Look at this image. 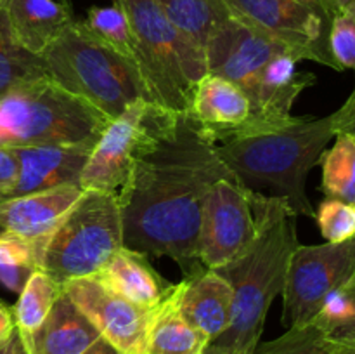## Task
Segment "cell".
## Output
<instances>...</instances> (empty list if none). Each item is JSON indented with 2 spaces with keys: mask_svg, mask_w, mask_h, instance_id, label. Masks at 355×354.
Wrapping results in <instances>:
<instances>
[{
  "mask_svg": "<svg viewBox=\"0 0 355 354\" xmlns=\"http://www.w3.org/2000/svg\"><path fill=\"white\" fill-rule=\"evenodd\" d=\"M236 177L191 113H168L118 191L123 245L168 257L184 278L205 271L198 253L203 201L217 180Z\"/></svg>",
  "mask_w": 355,
  "mask_h": 354,
  "instance_id": "6da1fadb",
  "label": "cell"
},
{
  "mask_svg": "<svg viewBox=\"0 0 355 354\" xmlns=\"http://www.w3.org/2000/svg\"><path fill=\"white\" fill-rule=\"evenodd\" d=\"M335 135L331 113L322 118L295 117L277 130L232 137L215 146L222 162L246 189L277 198L295 215L314 219L305 184Z\"/></svg>",
  "mask_w": 355,
  "mask_h": 354,
  "instance_id": "7a4b0ae2",
  "label": "cell"
},
{
  "mask_svg": "<svg viewBox=\"0 0 355 354\" xmlns=\"http://www.w3.org/2000/svg\"><path fill=\"white\" fill-rule=\"evenodd\" d=\"M297 217L277 198H266L262 226L255 243L239 259L220 267L218 274L234 292L229 328L210 344L238 354H252L263 332L267 312L283 292L288 264L298 243Z\"/></svg>",
  "mask_w": 355,
  "mask_h": 354,
  "instance_id": "3957f363",
  "label": "cell"
},
{
  "mask_svg": "<svg viewBox=\"0 0 355 354\" xmlns=\"http://www.w3.org/2000/svg\"><path fill=\"white\" fill-rule=\"evenodd\" d=\"M110 121L47 75L0 94V146L6 148L96 144Z\"/></svg>",
  "mask_w": 355,
  "mask_h": 354,
  "instance_id": "277c9868",
  "label": "cell"
},
{
  "mask_svg": "<svg viewBox=\"0 0 355 354\" xmlns=\"http://www.w3.org/2000/svg\"><path fill=\"white\" fill-rule=\"evenodd\" d=\"M47 76L103 111L110 120L132 103H151L137 65L75 19L40 56Z\"/></svg>",
  "mask_w": 355,
  "mask_h": 354,
  "instance_id": "5b68a950",
  "label": "cell"
},
{
  "mask_svg": "<svg viewBox=\"0 0 355 354\" xmlns=\"http://www.w3.org/2000/svg\"><path fill=\"white\" fill-rule=\"evenodd\" d=\"M130 24L135 65L153 104L189 113L196 83L207 75L205 52L170 21L156 0H114Z\"/></svg>",
  "mask_w": 355,
  "mask_h": 354,
  "instance_id": "8992f818",
  "label": "cell"
},
{
  "mask_svg": "<svg viewBox=\"0 0 355 354\" xmlns=\"http://www.w3.org/2000/svg\"><path fill=\"white\" fill-rule=\"evenodd\" d=\"M123 246L118 194L83 191L45 242L40 269L62 287L97 276Z\"/></svg>",
  "mask_w": 355,
  "mask_h": 354,
  "instance_id": "52a82bcc",
  "label": "cell"
},
{
  "mask_svg": "<svg viewBox=\"0 0 355 354\" xmlns=\"http://www.w3.org/2000/svg\"><path fill=\"white\" fill-rule=\"evenodd\" d=\"M263 194L246 189L236 177L217 180L203 201L198 253L205 269H220L255 243L262 226Z\"/></svg>",
  "mask_w": 355,
  "mask_h": 354,
  "instance_id": "ba28073f",
  "label": "cell"
},
{
  "mask_svg": "<svg viewBox=\"0 0 355 354\" xmlns=\"http://www.w3.org/2000/svg\"><path fill=\"white\" fill-rule=\"evenodd\" d=\"M355 278V238L342 243L298 245L286 271L283 321L288 328L305 326L326 298Z\"/></svg>",
  "mask_w": 355,
  "mask_h": 354,
  "instance_id": "9c48e42d",
  "label": "cell"
},
{
  "mask_svg": "<svg viewBox=\"0 0 355 354\" xmlns=\"http://www.w3.org/2000/svg\"><path fill=\"white\" fill-rule=\"evenodd\" d=\"M168 113L172 111L139 99L120 117L113 118L87 158L80 187L83 191L118 194L135 160L151 142Z\"/></svg>",
  "mask_w": 355,
  "mask_h": 354,
  "instance_id": "30bf717a",
  "label": "cell"
},
{
  "mask_svg": "<svg viewBox=\"0 0 355 354\" xmlns=\"http://www.w3.org/2000/svg\"><path fill=\"white\" fill-rule=\"evenodd\" d=\"M225 9L286 45L300 61L335 68L328 47L329 14L304 0H222Z\"/></svg>",
  "mask_w": 355,
  "mask_h": 354,
  "instance_id": "8fae6325",
  "label": "cell"
},
{
  "mask_svg": "<svg viewBox=\"0 0 355 354\" xmlns=\"http://www.w3.org/2000/svg\"><path fill=\"white\" fill-rule=\"evenodd\" d=\"M281 52L291 51L266 31L227 12L208 37L205 47L207 73L234 82L250 97L253 106L267 66Z\"/></svg>",
  "mask_w": 355,
  "mask_h": 354,
  "instance_id": "7c38bea8",
  "label": "cell"
},
{
  "mask_svg": "<svg viewBox=\"0 0 355 354\" xmlns=\"http://www.w3.org/2000/svg\"><path fill=\"white\" fill-rule=\"evenodd\" d=\"M69 298L120 354H146L156 309H144L114 294L97 276L62 285Z\"/></svg>",
  "mask_w": 355,
  "mask_h": 354,
  "instance_id": "4fadbf2b",
  "label": "cell"
},
{
  "mask_svg": "<svg viewBox=\"0 0 355 354\" xmlns=\"http://www.w3.org/2000/svg\"><path fill=\"white\" fill-rule=\"evenodd\" d=\"M94 146L96 144L10 148L19 169L12 183L0 186V203L64 184L80 186V176Z\"/></svg>",
  "mask_w": 355,
  "mask_h": 354,
  "instance_id": "5bb4252c",
  "label": "cell"
},
{
  "mask_svg": "<svg viewBox=\"0 0 355 354\" xmlns=\"http://www.w3.org/2000/svg\"><path fill=\"white\" fill-rule=\"evenodd\" d=\"M189 113L217 144L245 130L252 118V103L234 82L207 73L194 87Z\"/></svg>",
  "mask_w": 355,
  "mask_h": 354,
  "instance_id": "9a60e30c",
  "label": "cell"
},
{
  "mask_svg": "<svg viewBox=\"0 0 355 354\" xmlns=\"http://www.w3.org/2000/svg\"><path fill=\"white\" fill-rule=\"evenodd\" d=\"M82 194L78 184H64L3 201L0 203V226L3 233L28 242H47Z\"/></svg>",
  "mask_w": 355,
  "mask_h": 354,
  "instance_id": "2e32d148",
  "label": "cell"
},
{
  "mask_svg": "<svg viewBox=\"0 0 355 354\" xmlns=\"http://www.w3.org/2000/svg\"><path fill=\"white\" fill-rule=\"evenodd\" d=\"M175 298L184 319L210 342L231 325L234 292L217 271L205 269L194 276L184 278L175 285Z\"/></svg>",
  "mask_w": 355,
  "mask_h": 354,
  "instance_id": "e0dca14e",
  "label": "cell"
},
{
  "mask_svg": "<svg viewBox=\"0 0 355 354\" xmlns=\"http://www.w3.org/2000/svg\"><path fill=\"white\" fill-rule=\"evenodd\" d=\"M7 17L16 44L38 58L76 19L69 0H7Z\"/></svg>",
  "mask_w": 355,
  "mask_h": 354,
  "instance_id": "ac0fdd59",
  "label": "cell"
},
{
  "mask_svg": "<svg viewBox=\"0 0 355 354\" xmlns=\"http://www.w3.org/2000/svg\"><path fill=\"white\" fill-rule=\"evenodd\" d=\"M24 339L31 354H83L101 333L62 290L45 321Z\"/></svg>",
  "mask_w": 355,
  "mask_h": 354,
  "instance_id": "d6986e66",
  "label": "cell"
},
{
  "mask_svg": "<svg viewBox=\"0 0 355 354\" xmlns=\"http://www.w3.org/2000/svg\"><path fill=\"white\" fill-rule=\"evenodd\" d=\"M97 278L114 294L144 309L158 307L175 287L151 266L148 255L127 246L114 253Z\"/></svg>",
  "mask_w": 355,
  "mask_h": 354,
  "instance_id": "ffe728a7",
  "label": "cell"
},
{
  "mask_svg": "<svg viewBox=\"0 0 355 354\" xmlns=\"http://www.w3.org/2000/svg\"><path fill=\"white\" fill-rule=\"evenodd\" d=\"M210 340L180 314L173 287L168 297L156 309L146 354H203Z\"/></svg>",
  "mask_w": 355,
  "mask_h": 354,
  "instance_id": "44dd1931",
  "label": "cell"
},
{
  "mask_svg": "<svg viewBox=\"0 0 355 354\" xmlns=\"http://www.w3.org/2000/svg\"><path fill=\"white\" fill-rule=\"evenodd\" d=\"M322 191L326 198H336L355 205V137L338 132L335 142L322 153Z\"/></svg>",
  "mask_w": 355,
  "mask_h": 354,
  "instance_id": "7402d4cb",
  "label": "cell"
},
{
  "mask_svg": "<svg viewBox=\"0 0 355 354\" xmlns=\"http://www.w3.org/2000/svg\"><path fill=\"white\" fill-rule=\"evenodd\" d=\"M173 24L205 52L215 24L229 12L222 0H156Z\"/></svg>",
  "mask_w": 355,
  "mask_h": 354,
  "instance_id": "603a6c76",
  "label": "cell"
},
{
  "mask_svg": "<svg viewBox=\"0 0 355 354\" xmlns=\"http://www.w3.org/2000/svg\"><path fill=\"white\" fill-rule=\"evenodd\" d=\"M61 294V285L55 283L45 271H35L28 278L26 285L19 292L16 305L12 307L16 328L23 335H31L45 321L52 305Z\"/></svg>",
  "mask_w": 355,
  "mask_h": 354,
  "instance_id": "cb8c5ba5",
  "label": "cell"
},
{
  "mask_svg": "<svg viewBox=\"0 0 355 354\" xmlns=\"http://www.w3.org/2000/svg\"><path fill=\"white\" fill-rule=\"evenodd\" d=\"M47 75L38 56L30 54L16 44L7 17V0H0V94L10 87Z\"/></svg>",
  "mask_w": 355,
  "mask_h": 354,
  "instance_id": "d4e9b609",
  "label": "cell"
},
{
  "mask_svg": "<svg viewBox=\"0 0 355 354\" xmlns=\"http://www.w3.org/2000/svg\"><path fill=\"white\" fill-rule=\"evenodd\" d=\"M45 242H28L10 233L0 235V283L19 294L28 278L40 269Z\"/></svg>",
  "mask_w": 355,
  "mask_h": 354,
  "instance_id": "484cf974",
  "label": "cell"
},
{
  "mask_svg": "<svg viewBox=\"0 0 355 354\" xmlns=\"http://www.w3.org/2000/svg\"><path fill=\"white\" fill-rule=\"evenodd\" d=\"M82 21L89 28L90 33H94L104 44H107L111 49L135 62V49L130 24H128L123 9L116 2L106 7H90L87 10L85 19Z\"/></svg>",
  "mask_w": 355,
  "mask_h": 354,
  "instance_id": "4316f807",
  "label": "cell"
},
{
  "mask_svg": "<svg viewBox=\"0 0 355 354\" xmlns=\"http://www.w3.org/2000/svg\"><path fill=\"white\" fill-rule=\"evenodd\" d=\"M252 354H335V344L324 330L309 323L288 328L274 340L259 342Z\"/></svg>",
  "mask_w": 355,
  "mask_h": 354,
  "instance_id": "83f0119b",
  "label": "cell"
},
{
  "mask_svg": "<svg viewBox=\"0 0 355 354\" xmlns=\"http://www.w3.org/2000/svg\"><path fill=\"white\" fill-rule=\"evenodd\" d=\"M314 219L328 243H342L355 238V205L336 198H324L319 203Z\"/></svg>",
  "mask_w": 355,
  "mask_h": 354,
  "instance_id": "f1b7e54d",
  "label": "cell"
},
{
  "mask_svg": "<svg viewBox=\"0 0 355 354\" xmlns=\"http://www.w3.org/2000/svg\"><path fill=\"white\" fill-rule=\"evenodd\" d=\"M328 47L338 71H355V14L336 10L329 16Z\"/></svg>",
  "mask_w": 355,
  "mask_h": 354,
  "instance_id": "f546056e",
  "label": "cell"
},
{
  "mask_svg": "<svg viewBox=\"0 0 355 354\" xmlns=\"http://www.w3.org/2000/svg\"><path fill=\"white\" fill-rule=\"evenodd\" d=\"M312 323L324 330L328 335L355 323V278L326 298Z\"/></svg>",
  "mask_w": 355,
  "mask_h": 354,
  "instance_id": "4dcf8cb0",
  "label": "cell"
},
{
  "mask_svg": "<svg viewBox=\"0 0 355 354\" xmlns=\"http://www.w3.org/2000/svg\"><path fill=\"white\" fill-rule=\"evenodd\" d=\"M333 120H335L336 134L347 132L355 137V85L345 103L333 113Z\"/></svg>",
  "mask_w": 355,
  "mask_h": 354,
  "instance_id": "1f68e13d",
  "label": "cell"
},
{
  "mask_svg": "<svg viewBox=\"0 0 355 354\" xmlns=\"http://www.w3.org/2000/svg\"><path fill=\"white\" fill-rule=\"evenodd\" d=\"M17 169H19V163L12 149L0 146V186L12 183L17 176Z\"/></svg>",
  "mask_w": 355,
  "mask_h": 354,
  "instance_id": "d6a6232c",
  "label": "cell"
},
{
  "mask_svg": "<svg viewBox=\"0 0 355 354\" xmlns=\"http://www.w3.org/2000/svg\"><path fill=\"white\" fill-rule=\"evenodd\" d=\"M0 354H31V353L23 333H21L17 328H14V332L10 333L9 339H7L6 342L0 344Z\"/></svg>",
  "mask_w": 355,
  "mask_h": 354,
  "instance_id": "836d02e7",
  "label": "cell"
},
{
  "mask_svg": "<svg viewBox=\"0 0 355 354\" xmlns=\"http://www.w3.org/2000/svg\"><path fill=\"white\" fill-rule=\"evenodd\" d=\"M329 337H331V340L335 342L336 347H343V349L354 351L355 353V323L349 326H343V328L335 330Z\"/></svg>",
  "mask_w": 355,
  "mask_h": 354,
  "instance_id": "e575fe53",
  "label": "cell"
},
{
  "mask_svg": "<svg viewBox=\"0 0 355 354\" xmlns=\"http://www.w3.org/2000/svg\"><path fill=\"white\" fill-rule=\"evenodd\" d=\"M16 328V323H14L12 309L6 307V305L0 302V344L6 342L10 337V333Z\"/></svg>",
  "mask_w": 355,
  "mask_h": 354,
  "instance_id": "d590c367",
  "label": "cell"
},
{
  "mask_svg": "<svg viewBox=\"0 0 355 354\" xmlns=\"http://www.w3.org/2000/svg\"><path fill=\"white\" fill-rule=\"evenodd\" d=\"M326 7L331 16L336 10H347V12L355 14V0H326Z\"/></svg>",
  "mask_w": 355,
  "mask_h": 354,
  "instance_id": "8d00e7d4",
  "label": "cell"
},
{
  "mask_svg": "<svg viewBox=\"0 0 355 354\" xmlns=\"http://www.w3.org/2000/svg\"><path fill=\"white\" fill-rule=\"evenodd\" d=\"M83 354H120V353H118V351L114 349V347L111 346L106 339H103V337H101V339L97 340L94 346H90Z\"/></svg>",
  "mask_w": 355,
  "mask_h": 354,
  "instance_id": "74e56055",
  "label": "cell"
},
{
  "mask_svg": "<svg viewBox=\"0 0 355 354\" xmlns=\"http://www.w3.org/2000/svg\"><path fill=\"white\" fill-rule=\"evenodd\" d=\"M203 354H238V353L232 349H227V347H220V346H215V344H208Z\"/></svg>",
  "mask_w": 355,
  "mask_h": 354,
  "instance_id": "f35d334b",
  "label": "cell"
},
{
  "mask_svg": "<svg viewBox=\"0 0 355 354\" xmlns=\"http://www.w3.org/2000/svg\"><path fill=\"white\" fill-rule=\"evenodd\" d=\"M335 344V342H333ZM335 354H355L354 351H349V349H343V347H336L335 346Z\"/></svg>",
  "mask_w": 355,
  "mask_h": 354,
  "instance_id": "ab89813d",
  "label": "cell"
},
{
  "mask_svg": "<svg viewBox=\"0 0 355 354\" xmlns=\"http://www.w3.org/2000/svg\"><path fill=\"white\" fill-rule=\"evenodd\" d=\"M2 233H3V229H2V226H0V235H2Z\"/></svg>",
  "mask_w": 355,
  "mask_h": 354,
  "instance_id": "60d3db41",
  "label": "cell"
}]
</instances>
